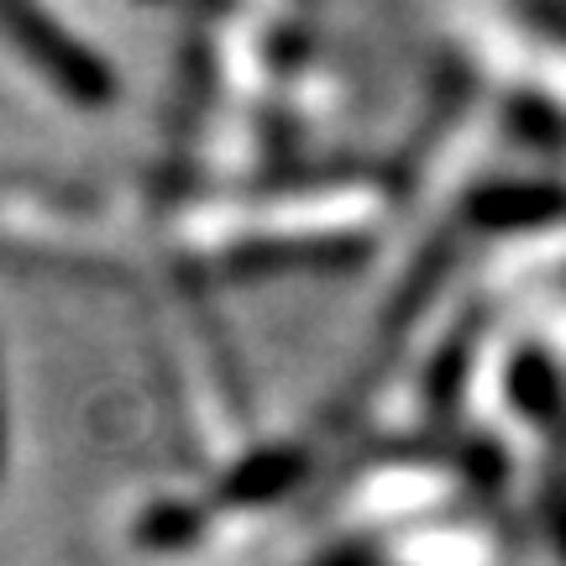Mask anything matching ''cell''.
<instances>
[{"label":"cell","mask_w":566,"mask_h":566,"mask_svg":"<svg viewBox=\"0 0 566 566\" xmlns=\"http://www.w3.org/2000/svg\"><path fill=\"white\" fill-rule=\"evenodd\" d=\"M0 21L17 32L21 53L38 63L42 74L59 84L69 101H80V105H105V101H111V69H105V63L95 59L84 42L69 38L59 21L38 17V11H21V6H6V11H0Z\"/></svg>","instance_id":"1"}]
</instances>
